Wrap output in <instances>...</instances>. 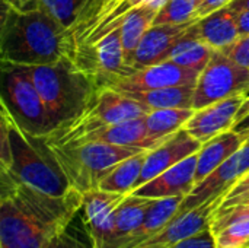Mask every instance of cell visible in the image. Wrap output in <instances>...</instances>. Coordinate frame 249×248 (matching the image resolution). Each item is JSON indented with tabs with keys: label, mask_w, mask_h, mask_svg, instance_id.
I'll return each mask as SVG.
<instances>
[{
	"label": "cell",
	"mask_w": 249,
	"mask_h": 248,
	"mask_svg": "<svg viewBox=\"0 0 249 248\" xmlns=\"http://www.w3.org/2000/svg\"><path fill=\"white\" fill-rule=\"evenodd\" d=\"M226 56H229L232 60L239 63L241 66L249 69V35L239 37V39L232 44L229 48L223 51Z\"/></svg>",
	"instance_id": "cell-33"
},
{
	"label": "cell",
	"mask_w": 249,
	"mask_h": 248,
	"mask_svg": "<svg viewBox=\"0 0 249 248\" xmlns=\"http://www.w3.org/2000/svg\"><path fill=\"white\" fill-rule=\"evenodd\" d=\"M225 196L207 200L196 209L188 210L184 215L174 216V219L158 231L150 238L137 244L133 248H169L174 244L210 228V219L216 208L222 203Z\"/></svg>",
	"instance_id": "cell-13"
},
{
	"label": "cell",
	"mask_w": 249,
	"mask_h": 248,
	"mask_svg": "<svg viewBox=\"0 0 249 248\" xmlns=\"http://www.w3.org/2000/svg\"><path fill=\"white\" fill-rule=\"evenodd\" d=\"M201 0H168L158 12L153 25H179L197 19Z\"/></svg>",
	"instance_id": "cell-27"
},
{
	"label": "cell",
	"mask_w": 249,
	"mask_h": 248,
	"mask_svg": "<svg viewBox=\"0 0 249 248\" xmlns=\"http://www.w3.org/2000/svg\"><path fill=\"white\" fill-rule=\"evenodd\" d=\"M228 7H229L231 10H233V12L249 10V0H233Z\"/></svg>",
	"instance_id": "cell-39"
},
{
	"label": "cell",
	"mask_w": 249,
	"mask_h": 248,
	"mask_svg": "<svg viewBox=\"0 0 249 248\" xmlns=\"http://www.w3.org/2000/svg\"><path fill=\"white\" fill-rule=\"evenodd\" d=\"M23 67L41 94L55 130L74 123L85 114L99 91L95 79L73 58Z\"/></svg>",
	"instance_id": "cell-4"
},
{
	"label": "cell",
	"mask_w": 249,
	"mask_h": 248,
	"mask_svg": "<svg viewBox=\"0 0 249 248\" xmlns=\"http://www.w3.org/2000/svg\"><path fill=\"white\" fill-rule=\"evenodd\" d=\"M247 172H249V140L235 155L210 172L203 181L196 184L191 193L184 197L175 216L184 215L207 200L225 196Z\"/></svg>",
	"instance_id": "cell-8"
},
{
	"label": "cell",
	"mask_w": 249,
	"mask_h": 248,
	"mask_svg": "<svg viewBox=\"0 0 249 248\" xmlns=\"http://www.w3.org/2000/svg\"><path fill=\"white\" fill-rule=\"evenodd\" d=\"M114 0H88L80 16H79V20L77 23L73 26L71 32H73V37H74V41L79 38V35L98 18V15L109 4L112 3Z\"/></svg>",
	"instance_id": "cell-30"
},
{
	"label": "cell",
	"mask_w": 249,
	"mask_h": 248,
	"mask_svg": "<svg viewBox=\"0 0 249 248\" xmlns=\"http://www.w3.org/2000/svg\"><path fill=\"white\" fill-rule=\"evenodd\" d=\"M0 170L51 196H64L73 187L44 137L23 132L1 107Z\"/></svg>",
	"instance_id": "cell-3"
},
{
	"label": "cell",
	"mask_w": 249,
	"mask_h": 248,
	"mask_svg": "<svg viewBox=\"0 0 249 248\" xmlns=\"http://www.w3.org/2000/svg\"><path fill=\"white\" fill-rule=\"evenodd\" d=\"M83 208V194L71 189L51 196L0 170V248H45Z\"/></svg>",
	"instance_id": "cell-1"
},
{
	"label": "cell",
	"mask_w": 249,
	"mask_h": 248,
	"mask_svg": "<svg viewBox=\"0 0 249 248\" xmlns=\"http://www.w3.org/2000/svg\"><path fill=\"white\" fill-rule=\"evenodd\" d=\"M248 92L249 69L232 60L223 51L214 50L197 80L193 108L198 110L231 96L247 95Z\"/></svg>",
	"instance_id": "cell-7"
},
{
	"label": "cell",
	"mask_w": 249,
	"mask_h": 248,
	"mask_svg": "<svg viewBox=\"0 0 249 248\" xmlns=\"http://www.w3.org/2000/svg\"><path fill=\"white\" fill-rule=\"evenodd\" d=\"M236 20H238V29L241 37L249 35V10L236 12Z\"/></svg>",
	"instance_id": "cell-38"
},
{
	"label": "cell",
	"mask_w": 249,
	"mask_h": 248,
	"mask_svg": "<svg viewBox=\"0 0 249 248\" xmlns=\"http://www.w3.org/2000/svg\"><path fill=\"white\" fill-rule=\"evenodd\" d=\"M155 199L128 194L118 208L115 228L105 248H120L124 240L143 222Z\"/></svg>",
	"instance_id": "cell-22"
},
{
	"label": "cell",
	"mask_w": 249,
	"mask_h": 248,
	"mask_svg": "<svg viewBox=\"0 0 249 248\" xmlns=\"http://www.w3.org/2000/svg\"><path fill=\"white\" fill-rule=\"evenodd\" d=\"M193 26L198 39L210 45L213 50L225 51L241 37L236 12L231 10L228 6L203 18H197Z\"/></svg>",
	"instance_id": "cell-16"
},
{
	"label": "cell",
	"mask_w": 249,
	"mask_h": 248,
	"mask_svg": "<svg viewBox=\"0 0 249 248\" xmlns=\"http://www.w3.org/2000/svg\"><path fill=\"white\" fill-rule=\"evenodd\" d=\"M169 248H217L216 244V237L213 234V231L210 228L197 232L177 244H174Z\"/></svg>",
	"instance_id": "cell-32"
},
{
	"label": "cell",
	"mask_w": 249,
	"mask_h": 248,
	"mask_svg": "<svg viewBox=\"0 0 249 248\" xmlns=\"http://www.w3.org/2000/svg\"><path fill=\"white\" fill-rule=\"evenodd\" d=\"M45 248H90V244L82 243L73 232H70V227H69L67 231H64L58 238H55Z\"/></svg>",
	"instance_id": "cell-34"
},
{
	"label": "cell",
	"mask_w": 249,
	"mask_h": 248,
	"mask_svg": "<svg viewBox=\"0 0 249 248\" xmlns=\"http://www.w3.org/2000/svg\"><path fill=\"white\" fill-rule=\"evenodd\" d=\"M198 152L178 162L172 168L166 170L156 178L140 186L133 193L134 196L149 199H166L177 196H187L196 187V171H197Z\"/></svg>",
	"instance_id": "cell-15"
},
{
	"label": "cell",
	"mask_w": 249,
	"mask_h": 248,
	"mask_svg": "<svg viewBox=\"0 0 249 248\" xmlns=\"http://www.w3.org/2000/svg\"><path fill=\"white\" fill-rule=\"evenodd\" d=\"M147 151H143L137 155H133L120 164H117L99 183L101 190L111 191V193H121V194H130L136 183L142 174L144 161H146Z\"/></svg>",
	"instance_id": "cell-25"
},
{
	"label": "cell",
	"mask_w": 249,
	"mask_h": 248,
	"mask_svg": "<svg viewBox=\"0 0 249 248\" xmlns=\"http://www.w3.org/2000/svg\"><path fill=\"white\" fill-rule=\"evenodd\" d=\"M1 3H6L10 7H13L16 10H20V12H28V10L38 9V0H1Z\"/></svg>",
	"instance_id": "cell-37"
},
{
	"label": "cell",
	"mask_w": 249,
	"mask_h": 248,
	"mask_svg": "<svg viewBox=\"0 0 249 248\" xmlns=\"http://www.w3.org/2000/svg\"><path fill=\"white\" fill-rule=\"evenodd\" d=\"M200 70L184 67L166 60L142 70H137L125 77L117 79L108 88H112L120 92H140L169 86H184L196 85L200 77Z\"/></svg>",
	"instance_id": "cell-10"
},
{
	"label": "cell",
	"mask_w": 249,
	"mask_h": 248,
	"mask_svg": "<svg viewBox=\"0 0 249 248\" xmlns=\"http://www.w3.org/2000/svg\"><path fill=\"white\" fill-rule=\"evenodd\" d=\"M146 117V115H144ZM144 117L123 121L118 124H109L99 127L83 137L64 145H82V143H111L118 146H130V148H142L147 149V129Z\"/></svg>",
	"instance_id": "cell-17"
},
{
	"label": "cell",
	"mask_w": 249,
	"mask_h": 248,
	"mask_svg": "<svg viewBox=\"0 0 249 248\" xmlns=\"http://www.w3.org/2000/svg\"><path fill=\"white\" fill-rule=\"evenodd\" d=\"M50 148L53 149L54 156L69 178L70 186L82 194L98 189L104 177L117 164L133 155L147 151L142 148L118 146L111 143H82Z\"/></svg>",
	"instance_id": "cell-5"
},
{
	"label": "cell",
	"mask_w": 249,
	"mask_h": 248,
	"mask_svg": "<svg viewBox=\"0 0 249 248\" xmlns=\"http://www.w3.org/2000/svg\"><path fill=\"white\" fill-rule=\"evenodd\" d=\"M1 107L26 133L45 137L55 127L32 77L23 66L1 63Z\"/></svg>",
	"instance_id": "cell-6"
},
{
	"label": "cell",
	"mask_w": 249,
	"mask_h": 248,
	"mask_svg": "<svg viewBox=\"0 0 249 248\" xmlns=\"http://www.w3.org/2000/svg\"><path fill=\"white\" fill-rule=\"evenodd\" d=\"M201 146H203V143L198 142L197 139H194L187 132L185 127L178 130L177 133L169 136L166 140H163L153 149L147 151L146 161H144L142 174L136 183L134 190L139 189L140 186L149 183L150 180L156 178L158 175H160L166 170L172 168L178 162L184 161L185 158L197 153L201 149Z\"/></svg>",
	"instance_id": "cell-11"
},
{
	"label": "cell",
	"mask_w": 249,
	"mask_h": 248,
	"mask_svg": "<svg viewBox=\"0 0 249 248\" xmlns=\"http://www.w3.org/2000/svg\"><path fill=\"white\" fill-rule=\"evenodd\" d=\"M197 19L179 25H152L140 39L127 66L134 72L168 60L174 44Z\"/></svg>",
	"instance_id": "cell-14"
},
{
	"label": "cell",
	"mask_w": 249,
	"mask_h": 248,
	"mask_svg": "<svg viewBox=\"0 0 249 248\" xmlns=\"http://www.w3.org/2000/svg\"><path fill=\"white\" fill-rule=\"evenodd\" d=\"M128 194L101 189L83 194V227L90 248H105L112 237L120 205Z\"/></svg>",
	"instance_id": "cell-9"
},
{
	"label": "cell",
	"mask_w": 249,
	"mask_h": 248,
	"mask_svg": "<svg viewBox=\"0 0 249 248\" xmlns=\"http://www.w3.org/2000/svg\"><path fill=\"white\" fill-rule=\"evenodd\" d=\"M233 0H201L198 9H197V18H203L206 15H210L222 7H226Z\"/></svg>",
	"instance_id": "cell-35"
},
{
	"label": "cell",
	"mask_w": 249,
	"mask_h": 248,
	"mask_svg": "<svg viewBox=\"0 0 249 248\" xmlns=\"http://www.w3.org/2000/svg\"><path fill=\"white\" fill-rule=\"evenodd\" d=\"M214 237L217 248H249V219L231 224Z\"/></svg>",
	"instance_id": "cell-28"
},
{
	"label": "cell",
	"mask_w": 249,
	"mask_h": 248,
	"mask_svg": "<svg viewBox=\"0 0 249 248\" xmlns=\"http://www.w3.org/2000/svg\"><path fill=\"white\" fill-rule=\"evenodd\" d=\"M149 1H163L166 3L168 0H114L109 3L99 15L98 18L79 35L76 39L77 48L82 45H89L96 42L98 39L104 38L107 34L114 31L115 28L120 26L123 18L133 10L134 7L149 3Z\"/></svg>",
	"instance_id": "cell-20"
},
{
	"label": "cell",
	"mask_w": 249,
	"mask_h": 248,
	"mask_svg": "<svg viewBox=\"0 0 249 248\" xmlns=\"http://www.w3.org/2000/svg\"><path fill=\"white\" fill-rule=\"evenodd\" d=\"M194 113V108H163L150 111L144 117L149 151L166 140L178 130L184 129Z\"/></svg>",
	"instance_id": "cell-21"
},
{
	"label": "cell",
	"mask_w": 249,
	"mask_h": 248,
	"mask_svg": "<svg viewBox=\"0 0 249 248\" xmlns=\"http://www.w3.org/2000/svg\"><path fill=\"white\" fill-rule=\"evenodd\" d=\"M249 200V172H247L223 197L219 208H232Z\"/></svg>",
	"instance_id": "cell-31"
},
{
	"label": "cell",
	"mask_w": 249,
	"mask_h": 248,
	"mask_svg": "<svg viewBox=\"0 0 249 248\" xmlns=\"http://www.w3.org/2000/svg\"><path fill=\"white\" fill-rule=\"evenodd\" d=\"M193 25L174 44L169 51L168 60H172L174 63L181 64L184 67L197 69L203 72V69L209 64L214 50L210 45L204 44L201 39H198Z\"/></svg>",
	"instance_id": "cell-24"
},
{
	"label": "cell",
	"mask_w": 249,
	"mask_h": 248,
	"mask_svg": "<svg viewBox=\"0 0 249 248\" xmlns=\"http://www.w3.org/2000/svg\"><path fill=\"white\" fill-rule=\"evenodd\" d=\"M248 95H236L196 110L185 124L187 132L201 143L232 130Z\"/></svg>",
	"instance_id": "cell-12"
},
{
	"label": "cell",
	"mask_w": 249,
	"mask_h": 248,
	"mask_svg": "<svg viewBox=\"0 0 249 248\" xmlns=\"http://www.w3.org/2000/svg\"><path fill=\"white\" fill-rule=\"evenodd\" d=\"M244 143L245 142L233 130L220 133L219 136L203 143L201 149L198 151L196 184L203 181L210 172H213L232 155H235L244 146Z\"/></svg>",
	"instance_id": "cell-18"
},
{
	"label": "cell",
	"mask_w": 249,
	"mask_h": 248,
	"mask_svg": "<svg viewBox=\"0 0 249 248\" xmlns=\"http://www.w3.org/2000/svg\"><path fill=\"white\" fill-rule=\"evenodd\" d=\"M245 219H249V200L241 205L232 206V208H225V209L217 206L210 219V229L213 231V234H216L220 229L229 227L231 224L245 221Z\"/></svg>",
	"instance_id": "cell-29"
},
{
	"label": "cell",
	"mask_w": 249,
	"mask_h": 248,
	"mask_svg": "<svg viewBox=\"0 0 249 248\" xmlns=\"http://www.w3.org/2000/svg\"><path fill=\"white\" fill-rule=\"evenodd\" d=\"M232 130L236 133V134H239V137L247 143L249 140V111L244 115V117H241L236 123H235V126L232 127Z\"/></svg>",
	"instance_id": "cell-36"
},
{
	"label": "cell",
	"mask_w": 249,
	"mask_h": 248,
	"mask_svg": "<svg viewBox=\"0 0 249 248\" xmlns=\"http://www.w3.org/2000/svg\"><path fill=\"white\" fill-rule=\"evenodd\" d=\"M196 85L169 86V88H159V89L140 91V92H123V94L142 102L150 111L163 110V108H193Z\"/></svg>",
	"instance_id": "cell-23"
},
{
	"label": "cell",
	"mask_w": 249,
	"mask_h": 248,
	"mask_svg": "<svg viewBox=\"0 0 249 248\" xmlns=\"http://www.w3.org/2000/svg\"><path fill=\"white\" fill-rule=\"evenodd\" d=\"M88 0H38V9L67 29H73Z\"/></svg>",
	"instance_id": "cell-26"
},
{
	"label": "cell",
	"mask_w": 249,
	"mask_h": 248,
	"mask_svg": "<svg viewBox=\"0 0 249 248\" xmlns=\"http://www.w3.org/2000/svg\"><path fill=\"white\" fill-rule=\"evenodd\" d=\"M3 4L0 28L1 63L42 66L73 58L76 41L73 32L39 9L20 12Z\"/></svg>",
	"instance_id": "cell-2"
},
{
	"label": "cell",
	"mask_w": 249,
	"mask_h": 248,
	"mask_svg": "<svg viewBox=\"0 0 249 248\" xmlns=\"http://www.w3.org/2000/svg\"><path fill=\"white\" fill-rule=\"evenodd\" d=\"M163 4H165L163 1H149V3L134 7L123 18L118 28L121 29L125 64L134 54V51H136L140 39L146 34V31L153 25L156 15Z\"/></svg>",
	"instance_id": "cell-19"
}]
</instances>
